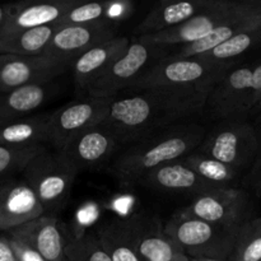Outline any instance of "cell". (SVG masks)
<instances>
[{
    "label": "cell",
    "mask_w": 261,
    "mask_h": 261,
    "mask_svg": "<svg viewBox=\"0 0 261 261\" xmlns=\"http://www.w3.org/2000/svg\"><path fill=\"white\" fill-rule=\"evenodd\" d=\"M53 93L51 83L32 84L0 92V127L36 114Z\"/></svg>",
    "instance_id": "603a6c76"
},
{
    "label": "cell",
    "mask_w": 261,
    "mask_h": 261,
    "mask_svg": "<svg viewBox=\"0 0 261 261\" xmlns=\"http://www.w3.org/2000/svg\"><path fill=\"white\" fill-rule=\"evenodd\" d=\"M181 160L191 170L195 171L203 180L216 188H231V184L241 173L226 163L209 157L199 150H194Z\"/></svg>",
    "instance_id": "83f0119b"
},
{
    "label": "cell",
    "mask_w": 261,
    "mask_h": 261,
    "mask_svg": "<svg viewBox=\"0 0 261 261\" xmlns=\"http://www.w3.org/2000/svg\"><path fill=\"white\" fill-rule=\"evenodd\" d=\"M213 2L214 0H181L160 3L137 25L135 33L138 36L153 35L177 27L211 7Z\"/></svg>",
    "instance_id": "7402d4cb"
},
{
    "label": "cell",
    "mask_w": 261,
    "mask_h": 261,
    "mask_svg": "<svg viewBox=\"0 0 261 261\" xmlns=\"http://www.w3.org/2000/svg\"><path fill=\"white\" fill-rule=\"evenodd\" d=\"M96 233L109 252L111 261H140L135 249L132 218L110 219L97 228Z\"/></svg>",
    "instance_id": "484cf974"
},
{
    "label": "cell",
    "mask_w": 261,
    "mask_h": 261,
    "mask_svg": "<svg viewBox=\"0 0 261 261\" xmlns=\"http://www.w3.org/2000/svg\"><path fill=\"white\" fill-rule=\"evenodd\" d=\"M10 241H12L13 249H14L15 255H17L18 261H46L45 257L33 249L32 246L27 244V242L22 241V240L17 239L14 236H10Z\"/></svg>",
    "instance_id": "d6a6232c"
},
{
    "label": "cell",
    "mask_w": 261,
    "mask_h": 261,
    "mask_svg": "<svg viewBox=\"0 0 261 261\" xmlns=\"http://www.w3.org/2000/svg\"><path fill=\"white\" fill-rule=\"evenodd\" d=\"M51 112L33 114L0 127V144L8 147H36L48 144Z\"/></svg>",
    "instance_id": "d4e9b609"
},
{
    "label": "cell",
    "mask_w": 261,
    "mask_h": 261,
    "mask_svg": "<svg viewBox=\"0 0 261 261\" xmlns=\"http://www.w3.org/2000/svg\"><path fill=\"white\" fill-rule=\"evenodd\" d=\"M0 261H18L9 234L2 231H0Z\"/></svg>",
    "instance_id": "e575fe53"
},
{
    "label": "cell",
    "mask_w": 261,
    "mask_h": 261,
    "mask_svg": "<svg viewBox=\"0 0 261 261\" xmlns=\"http://www.w3.org/2000/svg\"><path fill=\"white\" fill-rule=\"evenodd\" d=\"M112 98L76 99L51 111L48 124V144L55 150H63L76 135L102 124L109 115Z\"/></svg>",
    "instance_id": "9c48e42d"
},
{
    "label": "cell",
    "mask_w": 261,
    "mask_h": 261,
    "mask_svg": "<svg viewBox=\"0 0 261 261\" xmlns=\"http://www.w3.org/2000/svg\"><path fill=\"white\" fill-rule=\"evenodd\" d=\"M135 249L140 261H176L185 255L165 232L158 217L137 214L133 217Z\"/></svg>",
    "instance_id": "ac0fdd59"
},
{
    "label": "cell",
    "mask_w": 261,
    "mask_h": 261,
    "mask_svg": "<svg viewBox=\"0 0 261 261\" xmlns=\"http://www.w3.org/2000/svg\"><path fill=\"white\" fill-rule=\"evenodd\" d=\"M45 149V145L8 147L0 144V182L10 177H17L18 173L22 175L28 163Z\"/></svg>",
    "instance_id": "1f68e13d"
},
{
    "label": "cell",
    "mask_w": 261,
    "mask_h": 261,
    "mask_svg": "<svg viewBox=\"0 0 261 261\" xmlns=\"http://www.w3.org/2000/svg\"><path fill=\"white\" fill-rule=\"evenodd\" d=\"M190 261H229V257H226V256H200V257H190Z\"/></svg>",
    "instance_id": "8d00e7d4"
},
{
    "label": "cell",
    "mask_w": 261,
    "mask_h": 261,
    "mask_svg": "<svg viewBox=\"0 0 261 261\" xmlns=\"http://www.w3.org/2000/svg\"><path fill=\"white\" fill-rule=\"evenodd\" d=\"M261 25V0L239 2L234 12L205 38L190 45L181 46L176 59H190L205 55L240 33Z\"/></svg>",
    "instance_id": "5bb4252c"
},
{
    "label": "cell",
    "mask_w": 261,
    "mask_h": 261,
    "mask_svg": "<svg viewBox=\"0 0 261 261\" xmlns=\"http://www.w3.org/2000/svg\"><path fill=\"white\" fill-rule=\"evenodd\" d=\"M237 4L239 2L233 0H214L211 7L194 15L182 24L153 35L138 36L137 40L150 47L170 45L186 46L198 42L219 27L234 12Z\"/></svg>",
    "instance_id": "30bf717a"
},
{
    "label": "cell",
    "mask_w": 261,
    "mask_h": 261,
    "mask_svg": "<svg viewBox=\"0 0 261 261\" xmlns=\"http://www.w3.org/2000/svg\"><path fill=\"white\" fill-rule=\"evenodd\" d=\"M154 48L139 42L137 38L130 41L126 51L110 66L109 70L98 81L89 87L86 97L114 98L120 91L129 88L147 69Z\"/></svg>",
    "instance_id": "7c38bea8"
},
{
    "label": "cell",
    "mask_w": 261,
    "mask_h": 261,
    "mask_svg": "<svg viewBox=\"0 0 261 261\" xmlns=\"http://www.w3.org/2000/svg\"><path fill=\"white\" fill-rule=\"evenodd\" d=\"M233 64H217L203 58L162 59L147 68L129 87V91H142L167 87H188L200 84L216 76H222L232 69Z\"/></svg>",
    "instance_id": "52a82bcc"
},
{
    "label": "cell",
    "mask_w": 261,
    "mask_h": 261,
    "mask_svg": "<svg viewBox=\"0 0 261 261\" xmlns=\"http://www.w3.org/2000/svg\"><path fill=\"white\" fill-rule=\"evenodd\" d=\"M129 45V38L121 36L101 43L79 56L71 65L76 93L87 96L89 87L109 70L110 66L126 51Z\"/></svg>",
    "instance_id": "e0dca14e"
},
{
    "label": "cell",
    "mask_w": 261,
    "mask_h": 261,
    "mask_svg": "<svg viewBox=\"0 0 261 261\" xmlns=\"http://www.w3.org/2000/svg\"><path fill=\"white\" fill-rule=\"evenodd\" d=\"M259 109H261V101H260V103H259Z\"/></svg>",
    "instance_id": "ab89813d"
},
{
    "label": "cell",
    "mask_w": 261,
    "mask_h": 261,
    "mask_svg": "<svg viewBox=\"0 0 261 261\" xmlns=\"http://www.w3.org/2000/svg\"><path fill=\"white\" fill-rule=\"evenodd\" d=\"M139 185L172 194H191L194 196L216 189L191 170L182 160L168 162L154 168L140 178Z\"/></svg>",
    "instance_id": "ffe728a7"
},
{
    "label": "cell",
    "mask_w": 261,
    "mask_h": 261,
    "mask_svg": "<svg viewBox=\"0 0 261 261\" xmlns=\"http://www.w3.org/2000/svg\"><path fill=\"white\" fill-rule=\"evenodd\" d=\"M40 199L23 177H10L0 182V231L9 232L42 217Z\"/></svg>",
    "instance_id": "9a60e30c"
},
{
    "label": "cell",
    "mask_w": 261,
    "mask_h": 261,
    "mask_svg": "<svg viewBox=\"0 0 261 261\" xmlns=\"http://www.w3.org/2000/svg\"><path fill=\"white\" fill-rule=\"evenodd\" d=\"M132 13L133 3L130 2H79L56 25L111 24L119 27Z\"/></svg>",
    "instance_id": "cb8c5ba5"
},
{
    "label": "cell",
    "mask_w": 261,
    "mask_h": 261,
    "mask_svg": "<svg viewBox=\"0 0 261 261\" xmlns=\"http://www.w3.org/2000/svg\"><path fill=\"white\" fill-rule=\"evenodd\" d=\"M117 28L111 24L58 25V31L43 55L73 65L87 51L116 37Z\"/></svg>",
    "instance_id": "4fadbf2b"
},
{
    "label": "cell",
    "mask_w": 261,
    "mask_h": 261,
    "mask_svg": "<svg viewBox=\"0 0 261 261\" xmlns=\"http://www.w3.org/2000/svg\"><path fill=\"white\" fill-rule=\"evenodd\" d=\"M180 212L232 231H239L251 218L249 194L236 188H216L199 194Z\"/></svg>",
    "instance_id": "ba28073f"
},
{
    "label": "cell",
    "mask_w": 261,
    "mask_h": 261,
    "mask_svg": "<svg viewBox=\"0 0 261 261\" xmlns=\"http://www.w3.org/2000/svg\"><path fill=\"white\" fill-rule=\"evenodd\" d=\"M222 76L195 86L129 91L114 97L103 124L115 133L120 144L139 142L203 111Z\"/></svg>",
    "instance_id": "6da1fadb"
},
{
    "label": "cell",
    "mask_w": 261,
    "mask_h": 261,
    "mask_svg": "<svg viewBox=\"0 0 261 261\" xmlns=\"http://www.w3.org/2000/svg\"><path fill=\"white\" fill-rule=\"evenodd\" d=\"M37 250L46 261H66V236L56 216L43 214L40 218L7 232Z\"/></svg>",
    "instance_id": "d6986e66"
},
{
    "label": "cell",
    "mask_w": 261,
    "mask_h": 261,
    "mask_svg": "<svg viewBox=\"0 0 261 261\" xmlns=\"http://www.w3.org/2000/svg\"><path fill=\"white\" fill-rule=\"evenodd\" d=\"M70 68V64L45 55L0 54V92L32 84L51 83Z\"/></svg>",
    "instance_id": "8fae6325"
},
{
    "label": "cell",
    "mask_w": 261,
    "mask_h": 261,
    "mask_svg": "<svg viewBox=\"0 0 261 261\" xmlns=\"http://www.w3.org/2000/svg\"><path fill=\"white\" fill-rule=\"evenodd\" d=\"M196 150L213 157L241 172L254 165L259 150V137L244 120H223L205 134Z\"/></svg>",
    "instance_id": "8992f818"
},
{
    "label": "cell",
    "mask_w": 261,
    "mask_h": 261,
    "mask_svg": "<svg viewBox=\"0 0 261 261\" xmlns=\"http://www.w3.org/2000/svg\"><path fill=\"white\" fill-rule=\"evenodd\" d=\"M58 25H43L0 36V54L18 56L43 55L50 45Z\"/></svg>",
    "instance_id": "4316f807"
},
{
    "label": "cell",
    "mask_w": 261,
    "mask_h": 261,
    "mask_svg": "<svg viewBox=\"0 0 261 261\" xmlns=\"http://www.w3.org/2000/svg\"><path fill=\"white\" fill-rule=\"evenodd\" d=\"M78 3V0H50L12 4V12L0 36L43 25L58 24L61 18Z\"/></svg>",
    "instance_id": "44dd1931"
},
{
    "label": "cell",
    "mask_w": 261,
    "mask_h": 261,
    "mask_svg": "<svg viewBox=\"0 0 261 261\" xmlns=\"http://www.w3.org/2000/svg\"><path fill=\"white\" fill-rule=\"evenodd\" d=\"M257 137H259V150L246 178V184L254 189V191H256L261 185V133H257Z\"/></svg>",
    "instance_id": "836d02e7"
},
{
    "label": "cell",
    "mask_w": 261,
    "mask_h": 261,
    "mask_svg": "<svg viewBox=\"0 0 261 261\" xmlns=\"http://www.w3.org/2000/svg\"><path fill=\"white\" fill-rule=\"evenodd\" d=\"M66 261H111L109 252L96 232H86L79 237H66Z\"/></svg>",
    "instance_id": "4dcf8cb0"
},
{
    "label": "cell",
    "mask_w": 261,
    "mask_h": 261,
    "mask_svg": "<svg viewBox=\"0 0 261 261\" xmlns=\"http://www.w3.org/2000/svg\"><path fill=\"white\" fill-rule=\"evenodd\" d=\"M229 261H261V216L240 227Z\"/></svg>",
    "instance_id": "f546056e"
},
{
    "label": "cell",
    "mask_w": 261,
    "mask_h": 261,
    "mask_svg": "<svg viewBox=\"0 0 261 261\" xmlns=\"http://www.w3.org/2000/svg\"><path fill=\"white\" fill-rule=\"evenodd\" d=\"M119 145L115 133L102 122L76 135L59 152H63L81 172L99 168L109 162Z\"/></svg>",
    "instance_id": "2e32d148"
},
{
    "label": "cell",
    "mask_w": 261,
    "mask_h": 261,
    "mask_svg": "<svg viewBox=\"0 0 261 261\" xmlns=\"http://www.w3.org/2000/svg\"><path fill=\"white\" fill-rule=\"evenodd\" d=\"M255 193H256L257 196H261V185L259 186V189H257V190L255 191Z\"/></svg>",
    "instance_id": "f35d334b"
},
{
    "label": "cell",
    "mask_w": 261,
    "mask_h": 261,
    "mask_svg": "<svg viewBox=\"0 0 261 261\" xmlns=\"http://www.w3.org/2000/svg\"><path fill=\"white\" fill-rule=\"evenodd\" d=\"M259 47H261V25L234 36L223 45L199 58L217 64H233L240 56Z\"/></svg>",
    "instance_id": "f1b7e54d"
},
{
    "label": "cell",
    "mask_w": 261,
    "mask_h": 261,
    "mask_svg": "<svg viewBox=\"0 0 261 261\" xmlns=\"http://www.w3.org/2000/svg\"><path fill=\"white\" fill-rule=\"evenodd\" d=\"M176 261H190V257L186 256V255H181V256L178 257V259Z\"/></svg>",
    "instance_id": "74e56055"
},
{
    "label": "cell",
    "mask_w": 261,
    "mask_h": 261,
    "mask_svg": "<svg viewBox=\"0 0 261 261\" xmlns=\"http://www.w3.org/2000/svg\"><path fill=\"white\" fill-rule=\"evenodd\" d=\"M261 101V63L227 71L209 94L205 109L211 116L242 120Z\"/></svg>",
    "instance_id": "277c9868"
},
{
    "label": "cell",
    "mask_w": 261,
    "mask_h": 261,
    "mask_svg": "<svg viewBox=\"0 0 261 261\" xmlns=\"http://www.w3.org/2000/svg\"><path fill=\"white\" fill-rule=\"evenodd\" d=\"M165 232L189 257H231L237 231L223 228L177 211L165 223Z\"/></svg>",
    "instance_id": "5b68a950"
},
{
    "label": "cell",
    "mask_w": 261,
    "mask_h": 261,
    "mask_svg": "<svg viewBox=\"0 0 261 261\" xmlns=\"http://www.w3.org/2000/svg\"><path fill=\"white\" fill-rule=\"evenodd\" d=\"M79 170L59 150H45L36 155L22 172L33 189L45 213L56 216L65 206Z\"/></svg>",
    "instance_id": "3957f363"
},
{
    "label": "cell",
    "mask_w": 261,
    "mask_h": 261,
    "mask_svg": "<svg viewBox=\"0 0 261 261\" xmlns=\"http://www.w3.org/2000/svg\"><path fill=\"white\" fill-rule=\"evenodd\" d=\"M205 134V129L199 124H176L135 143L109 171L121 184L135 185L154 168L181 160L198 149Z\"/></svg>",
    "instance_id": "7a4b0ae2"
},
{
    "label": "cell",
    "mask_w": 261,
    "mask_h": 261,
    "mask_svg": "<svg viewBox=\"0 0 261 261\" xmlns=\"http://www.w3.org/2000/svg\"><path fill=\"white\" fill-rule=\"evenodd\" d=\"M10 12H12V4L0 5V32L4 28L5 23H7L8 18H9Z\"/></svg>",
    "instance_id": "d590c367"
}]
</instances>
